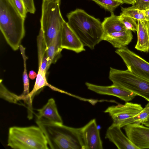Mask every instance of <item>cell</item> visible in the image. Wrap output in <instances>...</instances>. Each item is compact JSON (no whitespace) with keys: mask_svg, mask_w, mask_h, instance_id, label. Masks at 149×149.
I'll use <instances>...</instances> for the list:
<instances>
[{"mask_svg":"<svg viewBox=\"0 0 149 149\" xmlns=\"http://www.w3.org/2000/svg\"><path fill=\"white\" fill-rule=\"evenodd\" d=\"M61 33L58 35L47 47V70L52 64H55L61 56Z\"/></svg>","mask_w":149,"mask_h":149,"instance_id":"cell-19","label":"cell"},{"mask_svg":"<svg viewBox=\"0 0 149 149\" xmlns=\"http://www.w3.org/2000/svg\"><path fill=\"white\" fill-rule=\"evenodd\" d=\"M61 0H43L40 20L42 31L47 47L54 38L61 33L65 22L60 8Z\"/></svg>","mask_w":149,"mask_h":149,"instance_id":"cell-5","label":"cell"},{"mask_svg":"<svg viewBox=\"0 0 149 149\" xmlns=\"http://www.w3.org/2000/svg\"><path fill=\"white\" fill-rule=\"evenodd\" d=\"M132 6L141 11L149 9V0H136Z\"/></svg>","mask_w":149,"mask_h":149,"instance_id":"cell-27","label":"cell"},{"mask_svg":"<svg viewBox=\"0 0 149 149\" xmlns=\"http://www.w3.org/2000/svg\"><path fill=\"white\" fill-rule=\"evenodd\" d=\"M119 16L120 20L127 29L134 32L137 31V23L136 20L125 16L120 15Z\"/></svg>","mask_w":149,"mask_h":149,"instance_id":"cell-25","label":"cell"},{"mask_svg":"<svg viewBox=\"0 0 149 149\" xmlns=\"http://www.w3.org/2000/svg\"><path fill=\"white\" fill-rule=\"evenodd\" d=\"M105 138L113 143L118 149H138L123 134L118 126L111 125L107 130Z\"/></svg>","mask_w":149,"mask_h":149,"instance_id":"cell-13","label":"cell"},{"mask_svg":"<svg viewBox=\"0 0 149 149\" xmlns=\"http://www.w3.org/2000/svg\"><path fill=\"white\" fill-rule=\"evenodd\" d=\"M121 10L122 12L120 15L132 18L137 21L139 20L145 19L142 11L133 8L132 6L125 8L121 7Z\"/></svg>","mask_w":149,"mask_h":149,"instance_id":"cell-22","label":"cell"},{"mask_svg":"<svg viewBox=\"0 0 149 149\" xmlns=\"http://www.w3.org/2000/svg\"><path fill=\"white\" fill-rule=\"evenodd\" d=\"M10 0H0V29L14 51L19 49L25 35L24 21Z\"/></svg>","mask_w":149,"mask_h":149,"instance_id":"cell-3","label":"cell"},{"mask_svg":"<svg viewBox=\"0 0 149 149\" xmlns=\"http://www.w3.org/2000/svg\"><path fill=\"white\" fill-rule=\"evenodd\" d=\"M140 104L128 102L124 104H119L108 107L104 111L113 120L111 125L121 128L125 126L127 121L139 113L143 109Z\"/></svg>","mask_w":149,"mask_h":149,"instance_id":"cell-8","label":"cell"},{"mask_svg":"<svg viewBox=\"0 0 149 149\" xmlns=\"http://www.w3.org/2000/svg\"><path fill=\"white\" fill-rule=\"evenodd\" d=\"M23 2L27 12L34 14L36 8L33 0H22Z\"/></svg>","mask_w":149,"mask_h":149,"instance_id":"cell-28","label":"cell"},{"mask_svg":"<svg viewBox=\"0 0 149 149\" xmlns=\"http://www.w3.org/2000/svg\"><path fill=\"white\" fill-rule=\"evenodd\" d=\"M84 149H102V142L95 119L81 127Z\"/></svg>","mask_w":149,"mask_h":149,"instance_id":"cell-10","label":"cell"},{"mask_svg":"<svg viewBox=\"0 0 149 149\" xmlns=\"http://www.w3.org/2000/svg\"><path fill=\"white\" fill-rule=\"evenodd\" d=\"M7 145L14 149L49 148L45 136L38 126L10 127Z\"/></svg>","mask_w":149,"mask_h":149,"instance_id":"cell-4","label":"cell"},{"mask_svg":"<svg viewBox=\"0 0 149 149\" xmlns=\"http://www.w3.org/2000/svg\"><path fill=\"white\" fill-rule=\"evenodd\" d=\"M127 136L138 149L149 148V127L137 123L125 126Z\"/></svg>","mask_w":149,"mask_h":149,"instance_id":"cell-9","label":"cell"},{"mask_svg":"<svg viewBox=\"0 0 149 149\" xmlns=\"http://www.w3.org/2000/svg\"><path fill=\"white\" fill-rule=\"evenodd\" d=\"M116 0L120 2H121V3H124L123 2V0Z\"/></svg>","mask_w":149,"mask_h":149,"instance_id":"cell-33","label":"cell"},{"mask_svg":"<svg viewBox=\"0 0 149 149\" xmlns=\"http://www.w3.org/2000/svg\"><path fill=\"white\" fill-rule=\"evenodd\" d=\"M15 8L25 18L27 11L22 0H10Z\"/></svg>","mask_w":149,"mask_h":149,"instance_id":"cell-26","label":"cell"},{"mask_svg":"<svg viewBox=\"0 0 149 149\" xmlns=\"http://www.w3.org/2000/svg\"><path fill=\"white\" fill-rule=\"evenodd\" d=\"M143 124L145 126L149 127V114Z\"/></svg>","mask_w":149,"mask_h":149,"instance_id":"cell-32","label":"cell"},{"mask_svg":"<svg viewBox=\"0 0 149 149\" xmlns=\"http://www.w3.org/2000/svg\"><path fill=\"white\" fill-rule=\"evenodd\" d=\"M115 52L123 59L130 72L149 81V62L126 47L117 49Z\"/></svg>","mask_w":149,"mask_h":149,"instance_id":"cell-7","label":"cell"},{"mask_svg":"<svg viewBox=\"0 0 149 149\" xmlns=\"http://www.w3.org/2000/svg\"><path fill=\"white\" fill-rule=\"evenodd\" d=\"M85 85L88 89L97 93L116 96L126 102L132 100L137 95L132 92L113 84L101 86L86 82Z\"/></svg>","mask_w":149,"mask_h":149,"instance_id":"cell-11","label":"cell"},{"mask_svg":"<svg viewBox=\"0 0 149 149\" xmlns=\"http://www.w3.org/2000/svg\"><path fill=\"white\" fill-rule=\"evenodd\" d=\"M37 46L38 69L47 73V47L42 31L40 29L37 37Z\"/></svg>","mask_w":149,"mask_h":149,"instance_id":"cell-18","label":"cell"},{"mask_svg":"<svg viewBox=\"0 0 149 149\" xmlns=\"http://www.w3.org/2000/svg\"><path fill=\"white\" fill-rule=\"evenodd\" d=\"M133 38L132 31L126 29L122 31L103 35L102 41H107L114 47L119 49L126 47L131 42Z\"/></svg>","mask_w":149,"mask_h":149,"instance_id":"cell-15","label":"cell"},{"mask_svg":"<svg viewBox=\"0 0 149 149\" xmlns=\"http://www.w3.org/2000/svg\"><path fill=\"white\" fill-rule=\"evenodd\" d=\"M149 114V102L139 113L130 118L125 123V126L133 123H137L143 124Z\"/></svg>","mask_w":149,"mask_h":149,"instance_id":"cell-23","label":"cell"},{"mask_svg":"<svg viewBox=\"0 0 149 149\" xmlns=\"http://www.w3.org/2000/svg\"><path fill=\"white\" fill-rule=\"evenodd\" d=\"M37 75L35 72L33 70H31L29 72V77L31 79H33L36 77Z\"/></svg>","mask_w":149,"mask_h":149,"instance_id":"cell-30","label":"cell"},{"mask_svg":"<svg viewBox=\"0 0 149 149\" xmlns=\"http://www.w3.org/2000/svg\"><path fill=\"white\" fill-rule=\"evenodd\" d=\"M61 46L63 49H68L77 53L85 50L83 43L65 21L61 32Z\"/></svg>","mask_w":149,"mask_h":149,"instance_id":"cell-12","label":"cell"},{"mask_svg":"<svg viewBox=\"0 0 149 149\" xmlns=\"http://www.w3.org/2000/svg\"><path fill=\"white\" fill-rule=\"evenodd\" d=\"M141 11L144 14L145 19L149 22V9Z\"/></svg>","mask_w":149,"mask_h":149,"instance_id":"cell-29","label":"cell"},{"mask_svg":"<svg viewBox=\"0 0 149 149\" xmlns=\"http://www.w3.org/2000/svg\"><path fill=\"white\" fill-rule=\"evenodd\" d=\"M111 13V16L105 17L102 23L103 35L121 31L127 29L120 20L119 16L115 15L113 12Z\"/></svg>","mask_w":149,"mask_h":149,"instance_id":"cell-17","label":"cell"},{"mask_svg":"<svg viewBox=\"0 0 149 149\" xmlns=\"http://www.w3.org/2000/svg\"><path fill=\"white\" fill-rule=\"evenodd\" d=\"M36 110L38 112L36 120L63 124L53 98L49 99L42 108Z\"/></svg>","mask_w":149,"mask_h":149,"instance_id":"cell-14","label":"cell"},{"mask_svg":"<svg viewBox=\"0 0 149 149\" xmlns=\"http://www.w3.org/2000/svg\"><path fill=\"white\" fill-rule=\"evenodd\" d=\"M52 149H84L81 128L36 120Z\"/></svg>","mask_w":149,"mask_h":149,"instance_id":"cell-1","label":"cell"},{"mask_svg":"<svg viewBox=\"0 0 149 149\" xmlns=\"http://www.w3.org/2000/svg\"><path fill=\"white\" fill-rule=\"evenodd\" d=\"M109 78L113 84L132 92L149 102V81L136 76L128 70L110 67Z\"/></svg>","mask_w":149,"mask_h":149,"instance_id":"cell-6","label":"cell"},{"mask_svg":"<svg viewBox=\"0 0 149 149\" xmlns=\"http://www.w3.org/2000/svg\"><path fill=\"white\" fill-rule=\"evenodd\" d=\"M67 17L68 25L84 46L93 49L102 41L103 31L98 19L79 8L68 13Z\"/></svg>","mask_w":149,"mask_h":149,"instance_id":"cell-2","label":"cell"},{"mask_svg":"<svg viewBox=\"0 0 149 149\" xmlns=\"http://www.w3.org/2000/svg\"><path fill=\"white\" fill-rule=\"evenodd\" d=\"M137 41L135 48L144 52H149V22L146 20L137 21Z\"/></svg>","mask_w":149,"mask_h":149,"instance_id":"cell-16","label":"cell"},{"mask_svg":"<svg viewBox=\"0 0 149 149\" xmlns=\"http://www.w3.org/2000/svg\"><path fill=\"white\" fill-rule=\"evenodd\" d=\"M0 97L3 100L11 103L18 104L20 100L19 95L9 91L3 83V80L0 81Z\"/></svg>","mask_w":149,"mask_h":149,"instance_id":"cell-21","label":"cell"},{"mask_svg":"<svg viewBox=\"0 0 149 149\" xmlns=\"http://www.w3.org/2000/svg\"><path fill=\"white\" fill-rule=\"evenodd\" d=\"M19 49L23 60L24 71L23 75V91L21 95H19L20 100L24 101L26 104L27 101V96L29 94V81L27 73L26 68V61L28 59L25 53V48L22 45H20Z\"/></svg>","mask_w":149,"mask_h":149,"instance_id":"cell-20","label":"cell"},{"mask_svg":"<svg viewBox=\"0 0 149 149\" xmlns=\"http://www.w3.org/2000/svg\"><path fill=\"white\" fill-rule=\"evenodd\" d=\"M111 13L123 3L116 0H92Z\"/></svg>","mask_w":149,"mask_h":149,"instance_id":"cell-24","label":"cell"},{"mask_svg":"<svg viewBox=\"0 0 149 149\" xmlns=\"http://www.w3.org/2000/svg\"><path fill=\"white\" fill-rule=\"evenodd\" d=\"M136 0H123L124 3L134 5Z\"/></svg>","mask_w":149,"mask_h":149,"instance_id":"cell-31","label":"cell"}]
</instances>
